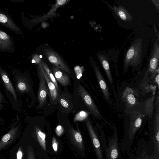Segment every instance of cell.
<instances>
[{"label":"cell","instance_id":"27","mask_svg":"<svg viewBox=\"0 0 159 159\" xmlns=\"http://www.w3.org/2000/svg\"><path fill=\"white\" fill-rule=\"evenodd\" d=\"M63 129L62 127L59 125L56 128V132L58 135L60 136L63 132Z\"/></svg>","mask_w":159,"mask_h":159},{"label":"cell","instance_id":"5","mask_svg":"<svg viewBox=\"0 0 159 159\" xmlns=\"http://www.w3.org/2000/svg\"><path fill=\"white\" fill-rule=\"evenodd\" d=\"M78 90L85 104L94 116L96 119L99 120L103 119L105 121H106L101 115L92 98L85 89L81 85H79Z\"/></svg>","mask_w":159,"mask_h":159},{"label":"cell","instance_id":"18","mask_svg":"<svg viewBox=\"0 0 159 159\" xmlns=\"http://www.w3.org/2000/svg\"><path fill=\"white\" fill-rule=\"evenodd\" d=\"M54 76L57 81L63 86L68 85L70 83L69 76L62 70L53 66L52 67Z\"/></svg>","mask_w":159,"mask_h":159},{"label":"cell","instance_id":"3","mask_svg":"<svg viewBox=\"0 0 159 159\" xmlns=\"http://www.w3.org/2000/svg\"><path fill=\"white\" fill-rule=\"evenodd\" d=\"M13 75L18 95L20 96L26 93L30 94L32 86L29 78L25 74L20 73H14Z\"/></svg>","mask_w":159,"mask_h":159},{"label":"cell","instance_id":"14","mask_svg":"<svg viewBox=\"0 0 159 159\" xmlns=\"http://www.w3.org/2000/svg\"><path fill=\"white\" fill-rule=\"evenodd\" d=\"M38 66L40 67L46 81L51 99L53 102H56L58 98L59 92L57 91L54 84L49 78L40 61L39 63Z\"/></svg>","mask_w":159,"mask_h":159},{"label":"cell","instance_id":"4","mask_svg":"<svg viewBox=\"0 0 159 159\" xmlns=\"http://www.w3.org/2000/svg\"><path fill=\"white\" fill-rule=\"evenodd\" d=\"M90 60L92 66L103 97L107 102L109 105L112 106V102L110 93L105 80L93 57H92Z\"/></svg>","mask_w":159,"mask_h":159},{"label":"cell","instance_id":"21","mask_svg":"<svg viewBox=\"0 0 159 159\" xmlns=\"http://www.w3.org/2000/svg\"><path fill=\"white\" fill-rule=\"evenodd\" d=\"M36 131L38 140L41 147L46 150V145L45 142V135L39 129L36 128Z\"/></svg>","mask_w":159,"mask_h":159},{"label":"cell","instance_id":"9","mask_svg":"<svg viewBox=\"0 0 159 159\" xmlns=\"http://www.w3.org/2000/svg\"><path fill=\"white\" fill-rule=\"evenodd\" d=\"M44 53L49 61L54 66L68 73H70L69 68L57 53L51 49L46 48L44 50Z\"/></svg>","mask_w":159,"mask_h":159},{"label":"cell","instance_id":"25","mask_svg":"<svg viewBox=\"0 0 159 159\" xmlns=\"http://www.w3.org/2000/svg\"><path fill=\"white\" fill-rule=\"evenodd\" d=\"M74 133L75 138L76 141L78 143H80L82 142V138L80 133L78 132L75 131L73 129Z\"/></svg>","mask_w":159,"mask_h":159},{"label":"cell","instance_id":"31","mask_svg":"<svg viewBox=\"0 0 159 159\" xmlns=\"http://www.w3.org/2000/svg\"><path fill=\"white\" fill-rule=\"evenodd\" d=\"M155 81L157 84L158 88H159V73H158L155 77Z\"/></svg>","mask_w":159,"mask_h":159},{"label":"cell","instance_id":"10","mask_svg":"<svg viewBox=\"0 0 159 159\" xmlns=\"http://www.w3.org/2000/svg\"><path fill=\"white\" fill-rule=\"evenodd\" d=\"M130 116L129 134V138L132 140L142 124L143 115L139 112L132 111L130 112Z\"/></svg>","mask_w":159,"mask_h":159},{"label":"cell","instance_id":"15","mask_svg":"<svg viewBox=\"0 0 159 159\" xmlns=\"http://www.w3.org/2000/svg\"><path fill=\"white\" fill-rule=\"evenodd\" d=\"M153 142L156 158L158 159L159 153V110L156 109L154 121Z\"/></svg>","mask_w":159,"mask_h":159},{"label":"cell","instance_id":"16","mask_svg":"<svg viewBox=\"0 0 159 159\" xmlns=\"http://www.w3.org/2000/svg\"><path fill=\"white\" fill-rule=\"evenodd\" d=\"M105 150L107 159H117L119 153L116 134L109 142L108 146Z\"/></svg>","mask_w":159,"mask_h":159},{"label":"cell","instance_id":"23","mask_svg":"<svg viewBox=\"0 0 159 159\" xmlns=\"http://www.w3.org/2000/svg\"><path fill=\"white\" fill-rule=\"evenodd\" d=\"M8 104V102L4 98L3 94L0 89V111L3 109L4 107Z\"/></svg>","mask_w":159,"mask_h":159},{"label":"cell","instance_id":"6","mask_svg":"<svg viewBox=\"0 0 159 159\" xmlns=\"http://www.w3.org/2000/svg\"><path fill=\"white\" fill-rule=\"evenodd\" d=\"M159 44L158 40L156 39L153 46L152 53L149 59L147 73L150 74L152 79L155 77L159 73Z\"/></svg>","mask_w":159,"mask_h":159},{"label":"cell","instance_id":"11","mask_svg":"<svg viewBox=\"0 0 159 159\" xmlns=\"http://www.w3.org/2000/svg\"><path fill=\"white\" fill-rule=\"evenodd\" d=\"M96 55L102 68L105 73L110 83L112 91L115 94V92L113 80L111 71L108 59L104 53L100 52H97Z\"/></svg>","mask_w":159,"mask_h":159},{"label":"cell","instance_id":"26","mask_svg":"<svg viewBox=\"0 0 159 159\" xmlns=\"http://www.w3.org/2000/svg\"><path fill=\"white\" fill-rule=\"evenodd\" d=\"M23 152L21 147L19 148L16 154V159H22L23 157Z\"/></svg>","mask_w":159,"mask_h":159},{"label":"cell","instance_id":"12","mask_svg":"<svg viewBox=\"0 0 159 159\" xmlns=\"http://www.w3.org/2000/svg\"><path fill=\"white\" fill-rule=\"evenodd\" d=\"M86 123L95 148L98 159H104L100 142L89 119L86 120Z\"/></svg>","mask_w":159,"mask_h":159},{"label":"cell","instance_id":"30","mask_svg":"<svg viewBox=\"0 0 159 159\" xmlns=\"http://www.w3.org/2000/svg\"><path fill=\"white\" fill-rule=\"evenodd\" d=\"M28 159H34L33 154L31 151L29 149L28 153Z\"/></svg>","mask_w":159,"mask_h":159},{"label":"cell","instance_id":"32","mask_svg":"<svg viewBox=\"0 0 159 159\" xmlns=\"http://www.w3.org/2000/svg\"><path fill=\"white\" fill-rule=\"evenodd\" d=\"M152 1L153 2V3L155 5L156 7L157 8V12L158 13L159 12V4L158 3L157 4V3L156 2L155 0H152Z\"/></svg>","mask_w":159,"mask_h":159},{"label":"cell","instance_id":"29","mask_svg":"<svg viewBox=\"0 0 159 159\" xmlns=\"http://www.w3.org/2000/svg\"><path fill=\"white\" fill-rule=\"evenodd\" d=\"M7 34L5 32L0 31V38L2 39L5 40L7 38Z\"/></svg>","mask_w":159,"mask_h":159},{"label":"cell","instance_id":"8","mask_svg":"<svg viewBox=\"0 0 159 159\" xmlns=\"http://www.w3.org/2000/svg\"><path fill=\"white\" fill-rule=\"evenodd\" d=\"M38 75L39 80V87L38 93V98L39 103L38 107H40L44 104L49 92L46 81L38 65Z\"/></svg>","mask_w":159,"mask_h":159},{"label":"cell","instance_id":"1","mask_svg":"<svg viewBox=\"0 0 159 159\" xmlns=\"http://www.w3.org/2000/svg\"><path fill=\"white\" fill-rule=\"evenodd\" d=\"M144 44L139 38L135 40L128 49L125 57L123 68L126 73L131 66L134 70L139 68L144 57Z\"/></svg>","mask_w":159,"mask_h":159},{"label":"cell","instance_id":"24","mask_svg":"<svg viewBox=\"0 0 159 159\" xmlns=\"http://www.w3.org/2000/svg\"><path fill=\"white\" fill-rule=\"evenodd\" d=\"M59 102L63 107L67 108L69 106L68 101L63 97H61L59 99Z\"/></svg>","mask_w":159,"mask_h":159},{"label":"cell","instance_id":"7","mask_svg":"<svg viewBox=\"0 0 159 159\" xmlns=\"http://www.w3.org/2000/svg\"><path fill=\"white\" fill-rule=\"evenodd\" d=\"M19 119L17 118L14 122L8 132L4 135L0 141V151L10 145L16 138L20 129L21 123H18ZM19 123V122H18Z\"/></svg>","mask_w":159,"mask_h":159},{"label":"cell","instance_id":"17","mask_svg":"<svg viewBox=\"0 0 159 159\" xmlns=\"http://www.w3.org/2000/svg\"><path fill=\"white\" fill-rule=\"evenodd\" d=\"M121 98L127 107H131L136 103L133 90L129 87H126L122 92Z\"/></svg>","mask_w":159,"mask_h":159},{"label":"cell","instance_id":"36","mask_svg":"<svg viewBox=\"0 0 159 159\" xmlns=\"http://www.w3.org/2000/svg\"><path fill=\"white\" fill-rule=\"evenodd\" d=\"M140 159H151L149 158H148L147 157H142Z\"/></svg>","mask_w":159,"mask_h":159},{"label":"cell","instance_id":"13","mask_svg":"<svg viewBox=\"0 0 159 159\" xmlns=\"http://www.w3.org/2000/svg\"><path fill=\"white\" fill-rule=\"evenodd\" d=\"M106 2L109 9L120 19L124 21H131L133 20L132 16L124 7L121 5L111 6Z\"/></svg>","mask_w":159,"mask_h":159},{"label":"cell","instance_id":"33","mask_svg":"<svg viewBox=\"0 0 159 159\" xmlns=\"http://www.w3.org/2000/svg\"><path fill=\"white\" fill-rule=\"evenodd\" d=\"M53 148L55 151H57V145L56 143H54L52 144Z\"/></svg>","mask_w":159,"mask_h":159},{"label":"cell","instance_id":"22","mask_svg":"<svg viewBox=\"0 0 159 159\" xmlns=\"http://www.w3.org/2000/svg\"><path fill=\"white\" fill-rule=\"evenodd\" d=\"M88 115V114L86 111H81L75 115L74 118V121L75 122L83 120L87 118Z\"/></svg>","mask_w":159,"mask_h":159},{"label":"cell","instance_id":"19","mask_svg":"<svg viewBox=\"0 0 159 159\" xmlns=\"http://www.w3.org/2000/svg\"><path fill=\"white\" fill-rule=\"evenodd\" d=\"M155 98V95L148 99L145 102V111L150 118L152 117L154 109L153 102Z\"/></svg>","mask_w":159,"mask_h":159},{"label":"cell","instance_id":"35","mask_svg":"<svg viewBox=\"0 0 159 159\" xmlns=\"http://www.w3.org/2000/svg\"><path fill=\"white\" fill-rule=\"evenodd\" d=\"M155 32H156V33L157 34V39L159 40V35H158V34H157V31H156V28H155Z\"/></svg>","mask_w":159,"mask_h":159},{"label":"cell","instance_id":"34","mask_svg":"<svg viewBox=\"0 0 159 159\" xmlns=\"http://www.w3.org/2000/svg\"><path fill=\"white\" fill-rule=\"evenodd\" d=\"M5 120L2 117H0V123L1 122H3Z\"/></svg>","mask_w":159,"mask_h":159},{"label":"cell","instance_id":"28","mask_svg":"<svg viewBox=\"0 0 159 159\" xmlns=\"http://www.w3.org/2000/svg\"><path fill=\"white\" fill-rule=\"evenodd\" d=\"M7 21V17L4 15L0 14V22L2 23H5Z\"/></svg>","mask_w":159,"mask_h":159},{"label":"cell","instance_id":"2","mask_svg":"<svg viewBox=\"0 0 159 159\" xmlns=\"http://www.w3.org/2000/svg\"><path fill=\"white\" fill-rule=\"evenodd\" d=\"M0 75L6 94L12 107L16 111L21 112L22 102L21 100L18 98V95L10 77L5 71L2 70L0 71Z\"/></svg>","mask_w":159,"mask_h":159},{"label":"cell","instance_id":"20","mask_svg":"<svg viewBox=\"0 0 159 159\" xmlns=\"http://www.w3.org/2000/svg\"><path fill=\"white\" fill-rule=\"evenodd\" d=\"M40 62L41 63L43 68L46 72L49 78L51 80L52 82L54 84L57 91L59 92V88L57 83L54 76V75H53L51 71L46 64L44 61L41 60H40Z\"/></svg>","mask_w":159,"mask_h":159}]
</instances>
